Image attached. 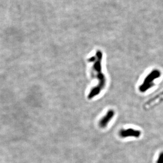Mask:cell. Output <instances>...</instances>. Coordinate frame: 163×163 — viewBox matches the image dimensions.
<instances>
[{
    "mask_svg": "<svg viewBox=\"0 0 163 163\" xmlns=\"http://www.w3.org/2000/svg\"><path fill=\"white\" fill-rule=\"evenodd\" d=\"M114 116V111L113 110H110L108 111V112L103 117V118L101 119L99 124L101 128H105L107 126L109 122L111 121V120L113 118Z\"/></svg>",
    "mask_w": 163,
    "mask_h": 163,
    "instance_id": "obj_4",
    "label": "cell"
},
{
    "mask_svg": "<svg viewBox=\"0 0 163 163\" xmlns=\"http://www.w3.org/2000/svg\"><path fill=\"white\" fill-rule=\"evenodd\" d=\"M95 56L96 59L93 62L94 64L93 69L97 73V79L99 80V84L91 90V92H89L88 95V98L89 99H92V98L99 94L101 91L104 88L106 83L105 76L102 71V60L103 58L102 51L97 50L96 52Z\"/></svg>",
    "mask_w": 163,
    "mask_h": 163,
    "instance_id": "obj_1",
    "label": "cell"
},
{
    "mask_svg": "<svg viewBox=\"0 0 163 163\" xmlns=\"http://www.w3.org/2000/svg\"><path fill=\"white\" fill-rule=\"evenodd\" d=\"M157 163H163V152L161 153L159 156Z\"/></svg>",
    "mask_w": 163,
    "mask_h": 163,
    "instance_id": "obj_5",
    "label": "cell"
},
{
    "mask_svg": "<svg viewBox=\"0 0 163 163\" xmlns=\"http://www.w3.org/2000/svg\"><path fill=\"white\" fill-rule=\"evenodd\" d=\"M161 73L158 69H154L150 72L149 74L146 77L142 84L139 87V91L142 93L146 92L148 89H150L154 87V81L156 79L161 76Z\"/></svg>",
    "mask_w": 163,
    "mask_h": 163,
    "instance_id": "obj_2",
    "label": "cell"
},
{
    "mask_svg": "<svg viewBox=\"0 0 163 163\" xmlns=\"http://www.w3.org/2000/svg\"><path fill=\"white\" fill-rule=\"evenodd\" d=\"M120 137L122 138H126L129 137H134L138 138L141 134V132L139 130L129 128L127 129H122L119 132Z\"/></svg>",
    "mask_w": 163,
    "mask_h": 163,
    "instance_id": "obj_3",
    "label": "cell"
}]
</instances>
